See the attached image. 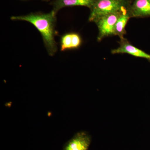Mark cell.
Returning <instances> with one entry per match:
<instances>
[{
    "mask_svg": "<svg viewBox=\"0 0 150 150\" xmlns=\"http://www.w3.org/2000/svg\"><path fill=\"white\" fill-rule=\"evenodd\" d=\"M44 1H49V0H43Z\"/></svg>",
    "mask_w": 150,
    "mask_h": 150,
    "instance_id": "obj_10",
    "label": "cell"
},
{
    "mask_svg": "<svg viewBox=\"0 0 150 150\" xmlns=\"http://www.w3.org/2000/svg\"><path fill=\"white\" fill-rule=\"evenodd\" d=\"M96 0H55L53 3V10L57 13V12L63 8L67 7L85 6L90 9Z\"/></svg>",
    "mask_w": 150,
    "mask_h": 150,
    "instance_id": "obj_8",
    "label": "cell"
},
{
    "mask_svg": "<svg viewBox=\"0 0 150 150\" xmlns=\"http://www.w3.org/2000/svg\"><path fill=\"white\" fill-rule=\"evenodd\" d=\"M128 10L131 18L150 17V0H131Z\"/></svg>",
    "mask_w": 150,
    "mask_h": 150,
    "instance_id": "obj_6",
    "label": "cell"
},
{
    "mask_svg": "<svg viewBox=\"0 0 150 150\" xmlns=\"http://www.w3.org/2000/svg\"><path fill=\"white\" fill-rule=\"evenodd\" d=\"M131 1V0H96L90 8L89 21L95 22L104 16L122 11L128 8Z\"/></svg>",
    "mask_w": 150,
    "mask_h": 150,
    "instance_id": "obj_2",
    "label": "cell"
},
{
    "mask_svg": "<svg viewBox=\"0 0 150 150\" xmlns=\"http://www.w3.org/2000/svg\"><path fill=\"white\" fill-rule=\"evenodd\" d=\"M119 44L118 48L111 50V54H129L135 57L147 59L150 62V54L133 46L125 38L120 39Z\"/></svg>",
    "mask_w": 150,
    "mask_h": 150,
    "instance_id": "obj_5",
    "label": "cell"
},
{
    "mask_svg": "<svg viewBox=\"0 0 150 150\" xmlns=\"http://www.w3.org/2000/svg\"><path fill=\"white\" fill-rule=\"evenodd\" d=\"M131 18V14L128 8L126 9L122 12L115 24L114 35L118 36L120 39L124 38V35L126 33L125 29L126 25Z\"/></svg>",
    "mask_w": 150,
    "mask_h": 150,
    "instance_id": "obj_9",
    "label": "cell"
},
{
    "mask_svg": "<svg viewBox=\"0 0 150 150\" xmlns=\"http://www.w3.org/2000/svg\"><path fill=\"white\" fill-rule=\"evenodd\" d=\"M91 143V136L85 131H81L66 143L62 150H88Z\"/></svg>",
    "mask_w": 150,
    "mask_h": 150,
    "instance_id": "obj_4",
    "label": "cell"
},
{
    "mask_svg": "<svg viewBox=\"0 0 150 150\" xmlns=\"http://www.w3.org/2000/svg\"><path fill=\"white\" fill-rule=\"evenodd\" d=\"M123 11L104 16L95 22L98 28L97 40L98 42L105 38L114 35L115 24Z\"/></svg>",
    "mask_w": 150,
    "mask_h": 150,
    "instance_id": "obj_3",
    "label": "cell"
},
{
    "mask_svg": "<svg viewBox=\"0 0 150 150\" xmlns=\"http://www.w3.org/2000/svg\"><path fill=\"white\" fill-rule=\"evenodd\" d=\"M56 13L54 10L49 13H30L26 15L11 17L12 20L24 21L34 25L41 34L43 43L49 56H53L57 51L55 37L57 33L55 29Z\"/></svg>",
    "mask_w": 150,
    "mask_h": 150,
    "instance_id": "obj_1",
    "label": "cell"
},
{
    "mask_svg": "<svg viewBox=\"0 0 150 150\" xmlns=\"http://www.w3.org/2000/svg\"><path fill=\"white\" fill-rule=\"evenodd\" d=\"M82 44V39L77 33H67L62 35L60 39L61 51L77 49L81 47Z\"/></svg>",
    "mask_w": 150,
    "mask_h": 150,
    "instance_id": "obj_7",
    "label": "cell"
}]
</instances>
